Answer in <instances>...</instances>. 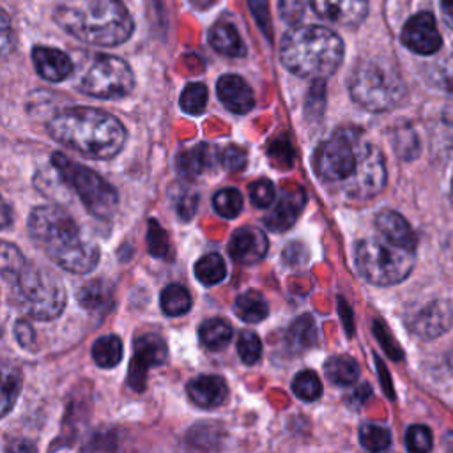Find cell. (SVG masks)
<instances>
[{
	"mask_svg": "<svg viewBox=\"0 0 453 453\" xmlns=\"http://www.w3.org/2000/svg\"><path fill=\"white\" fill-rule=\"evenodd\" d=\"M28 232L35 244L69 273H90L99 262L97 244L83 237L78 223L58 205L35 207L28 218Z\"/></svg>",
	"mask_w": 453,
	"mask_h": 453,
	"instance_id": "6da1fadb",
	"label": "cell"
},
{
	"mask_svg": "<svg viewBox=\"0 0 453 453\" xmlns=\"http://www.w3.org/2000/svg\"><path fill=\"white\" fill-rule=\"evenodd\" d=\"M50 134L62 145L92 159H110L126 142L122 122L108 111L73 106L58 111L48 124Z\"/></svg>",
	"mask_w": 453,
	"mask_h": 453,
	"instance_id": "7a4b0ae2",
	"label": "cell"
},
{
	"mask_svg": "<svg viewBox=\"0 0 453 453\" xmlns=\"http://www.w3.org/2000/svg\"><path fill=\"white\" fill-rule=\"evenodd\" d=\"M53 18L67 34L94 46L122 44L134 28L120 0H62Z\"/></svg>",
	"mask_w": 453,
	"mask_h": 453,
	"instance_id": "3957f363",
	"label": "cell"
},
{
	"mask_svg": "<svg viewBox=\"0 0 453 453\" xmlns=\"http://www.w3.org/2000/svg\"><path fill=\"white\" fill-rule=\"evenodd\" d=\"M280 60L292 74L324 80L340 67L343 41L322 25L296 27L281 41Z\"/></svg>",
	"mask_w": 453,
	"mask_h": 453,
	"instance_id": "277c9868",
	"label": "cell"
},
{
	"mask_svg": "<svg viewBox=\"0 0 453 453\" xmlns=\"http://www.w3.org/2000/svg\"><path fill=\"white\" fill-rule=\"evenodd\" d=\"M350 97L365 110L388 111L407 97V87L398 69L380 58L361 60L349 78Z\"/></svg>",
	"mask_w": 453,
	"mask_h": 453,
	"instance_id": "5b68a950",
	"label": "cell"
},
{
	"mask_svg": "<svg viewBox=\"0 0 453 453\" xmlns=\"http://www.w3.org/2000/svg\"><path fill=\"white\" fill-rule=\"evenodd\" d=\"M12 304L37 320L58 317L65 306V288L62 280L48 267L28 264L9 283Z\"/></svg>",
	"mask_w": 453,
	"mask_h": 453,
	"instance_id": "8992f818",
	"label": "cell"
},
{
	"mask_svg": "<svg viewBox=\"0 0 453 453\" xmlns=\"http://www.w3.org/2000/svg\"><path fill=\"white\" fill-rule=\"evenodd\" d=\"M416 250L396 246L388 239H361L354 250V260L359 274L373 285H396L403 281L414 264Z\"/></svg>",
	"mask_w": 453,
	"mask_h": 453,
	"instance_id": "52a82bcc",
	"label": "cell"
},
{
	"mask_svg": "<svg viewBox=\"0 0 453 453\" xmlns=\"http://www.w3.org/2000/svg\"><path fill=\"white\" fill-rule=\"evenodd\" d=\"M51 163L60 179L80 196L83 205L97 218H110L117 209V191L92 168L83 166L60 152L51 154Z\"/></svg>",
	"mask_w": 453,
	"mask_h": 453,
	"instance_id": "ba28073f",
	"label": "cell"
},
{
	"mask_svg": "<svg viewBox=\"0 0 453 453\" xmlns=\"http://www.w3.org/2000/svg\"><path fill=\"white\" fill-rule=\"evenodd\" d=\"M361 133L356 129L336 131L322 142L313 157L315 173L324 182H345L357 165Z\"/></svg>",
	"mask_w": 453,
	"mask_h": 453,
	"instance_id": "9c48e42d",
	"label": "cell"
},
{
	"mask_svg": "<svg viewBox=\"0 0 453 453\" xmlns=\"http://www.w3.org/2000/svg\"><path fill=\"white\" fill-rule=\"evenodd\" d=\"M134 87V76L127 62L113 55H101L81 78V90L99 99H119Z\"/></svg>",
	"mask_w": 453,
	"mask_h": 453,
	"instance_id": "30bf717a",
	"label": "cell"
},
{
	"mask_svg": "<svg viewBox=\"0 0 453 453\" xmlns=\"http://www.w3.org/2000/svg\"><path fill=\"white\" fill-rule=\"evenodd\" d=\"M386 184V163L379 147L361 138L357 165L352 175L343 182V189L349 196L366 200L382 191Z\"/></svg>",
	"mask_w": 453,
	"mask_h": 453,
	"instance_id": "8fae6325",
	"label": "cell"
},
{
	"mask_svg": "<svg viewBox=\"0 0 453 453\" xmlns=\"http://www.w3.org/2000/svg\"><path fill=\"white\" fill-rule=\"evenodd\" d=\"M166 361V343L159 334L147 333L134 342L133 357L127 370V384L134 391H143L147 382V373L152 366H159Z\"/></svg>",
	"mask_w": 453,
	"mask_h": 453,
	"instance_id": "7c38bea8",
	"label": "cell"
},
{
	"mask_svg": "<svg viewBox=\"0 0 453 453\" xmlns=\"http://www.w3.org/2000/svg\"><path fill=\"white\" fill-rule=\"evenodd\" d=\"M402 42L418 55H432L442 46L435 18L428 11H421L407 19L402 28Z\"/></svg>",
	"mask_w": 453,
	"mask_h": 453,
	"instance_id": "4fadbf2b",
	"label": "cell"
},
{
	"mask_svg": "<svg viewBox=\"0 0 453 453\" xmlns=\"http://www.w3.org/2000/svg\"><path fill=\"white\" fill-rule=\"evenodd\" d=\"M453 324V306L449 301L435 299L421 308L409 322V329L421 340H434L444 334Z\"/></svg>",
	"mask_w": 453,
	"mask_h": 453,
	"instance_id": "5bb4252c",
	"label": "cell"
},
{
	"mask_svg": "<svg viewBox=\"0 0 453 453\" xmlns=\"http://www.w3.org/2000/svg\"><path fill=\"white\" fill-rule=\"evenodd\" d=\"M269 250L267 235L257 226H242L234 232L228 251L239 264H255L265 257Z\"/></svg>",
	"mask_w": 453,
	"mask_h": 453,
	"instance_id": "9a60e30c",
	"label": "cell"
},
{
	"mask_svg": "<svg viewBox=\"0 0 453 453\" xmlns=\"http://www.w3.org/2000/svg\"><path fill=\"white\" fill-rule=\"evenodd\" d=\"M313 11L333 23L354 27L368 14V0H310Z\"/></svg>",
	"mask_w": 453,
	"mask_h": 453,
	"instance_id": "2e32d148",
	"label": "cell"
},
{
	"mask_svg": "<svg viewBox=\"0 0 453 453\" xmlns=\"http://www.w3.org/2000/svg\"><path fill=\"white\" fill-rule=\"evenodd\" d=\"M223 106L234 113H248L255 106V94L248 81L237 74H223L216 83Z\"/></svg>",
	"mask_w": 453,
	"mask_h": 453,
	"instance_id": "e0dca14e",
	"label": "cell"
},
{
	"mask_svg": "<svg viewBox=\"0 0 453 453\" xmlns=\"http://www.w3.org/2000/svg\"><path fill=\"white\" fill-rule=\"evenodd\" d=\"M304 203H306V195L303 188L285 189L281 193V198L276 202L274 209L271 211V214L265 216L264 223L273 232L288 230L299 218V212L303 211Z\"/></svg>",
	"mask_w": 453,
	"mask_h": 453,
	"instance_id": "ac0fdd59",
	"label": "cell"
},
{
	"mask_svg": "<svg viewBox=\"0 0 453 453\" xmlns=\"http://www.w3.org/2000/svg\"><path fill=\"white\" fill-rule=\"evenodd\" d=\"M32 62L37 74L48 81H62L73 73V62L67 53L50 46H35Z\"/></svg>",
	"mask_w": 453,
	"mask_h": 453,
	"instance_id": "d6986e66",
	"label": "cell"
},
{
	"mask_svg": "<svg viewBox=\"0 0 453 453\" xmlns=\"http://www.w3.org/2000/svg\"><path fill=\"white\" fill-rule=\"evenodd\" d=\"M375 228H377L379 235H382L389 242H393L396 246L409 248V250H416L418 237H416L412 226L409 225V221L396 211H391V209L380 211L375 216Z\"/></svg>",
	"mask_w": 453,
	"mask_h": 453,
	"instance_id": "ffe728a7",
	"label": "cell"
},
{
	"mask_svg": "<svg viewBox=\"0 0 453 453\" xmlns=\"http://www.w3.org/2000/svg\"><path fill=\"white\" fill-rule=\"evenodd\" d=\"M188 395L198 407L212 409L225 402L228 386L219 375H198L188 382Z\"/></svg>",
	"mask_w": 453,
	"mask_h": 453,
	"instance_id": "44dd1931",
	"label": "cell"
},
{
	"mask_svg": "<svg viewBox=\"0 0 453 453\" xmlns=\"http://www.w3.org/2000/svg\"><path fill=\"white\" fill-rule=\"evenodd\" d=\"M214 156H216V149L202 142L179 152L175 165L180 177L195 179L202 175L205 170H209L211 166H214Z\"/></svg>",
	"mask_w": 453,
	"mask_h": 453,
	"instance_id": "7402d4cb",
	"label": "cell"
},
{
	"mask_svg": "<svg viewBox=\"0 0 453 453\" xmlns=\"http://www.w3.org/2000/svg\"><path fill=\"white\" fill-rule=\"evenodd\" d=\"M209 42L212 48L226 57H242L246 53L244 42L235 28L228 21H218L209 32Z\"/></svg>",
	"mask_w": 453,
	"mask_h": 453,
	"instance_id": "603a6c76",
	"label": "cell"
},
{
	"mask_svg": "<svg viewBox=\"0 0 453 453\" xmlns=\"http://www.w3.org/2000/svg\"><path fill=\"white\" fill-rule=\"evenodd\" d=\"M234 311L241 320L248 324H257L269 315V304L260 292L246 290L241 296H237L234 303Z\"/></svg>",
	"mask_w": 453,
	"mask_h": 453,
	"instance_id": "cb8c5ba5",
	"label": "cell"
},
{
	"mask_svg": "<svg viewBox=\"0 0 453 453\" xmlns=\"http://www.w3.org/2000/svg\"><path fill=\"white\" fill-rule=\"evenodd\" d=\"M324 370H326V377L336 386H350L359 377L357 363L350 356H345V354L331 356L326 361Z\"/></svg>",
	"mask_w": 453,
	"mask_h": 453,
	"instance_id": "d4e9b609",
	"label": "cell"
},
{
	"mask_svg": "<svg viewBox=\"0 0 453 453\" xmlns=\"http://www.w3.org/2000/svg\"><path fill=\"white\" fill-rule=\"evenodd\" d=\"M232 334H234L232 326L225 319H218V317L205 320L198 329L202 345L211 350L225 349L232 340Z\"/></svg>",
	"mask_w": 453,
	"mask_h": 453,
	"instance_id": "484cf974",
	"label": "cell"
},
{
	"mask_svg": "<svg viewBox=\"0 0 453 453\" xmlns=\"http://www.w3.org/2000/svg\"><path fill=\"white\" fill-rule=\"evenodd\" d=\"M124 354V347L119 336L106 334L94 342L92 345V359L101 368H113L120 363Z\"/></svg>",
	"mask_w": 453,
	"mask_h": 453,
	"instance_id": "4316f807",
	"label": "cell"
},
{
	"mask_svg": "<svg viewBox=\"0 0 453 453\" xmlns=\"http://www.w3.org/2000/svg\"><path fill=\"white\" fill-rule=\"evenodd\" d=\"M159 303H161V310L165 311V315L179 317V315H184L186 311H189L191 294L186 287H182L179 283H172L163 288Z\"/></svg>",
	"mask_w": 453,
	"mask_h": 453,
	"instance_id": "83f0119b",
	"label": "cell"
},
{
	"mask_svg": "<svg viewBox=\"0 0 453 453\" xmlns=\"http://www.w3.org/2000/svg\"><path fill=\"white\" fill-rule=\"evenodd\" d=\"M195 276L205 287L218 285L226 276V264L221 255L207 253L195 264Z\"/></svg>",
	"mask_w": 453,
	"mask_h": 453,
	"instance_id": "f1b7e54d",
	"label": "cell"
},
{
	"mask_svg": "<svg viewBox=\"0 0 453 453\" xmlns=\"http://www.w3.org/2000/svg\"><path fill=\"white\" fill-rule=\"evenodd\" d=\"M76 297L83 308L101 310L111 297V287L103 280H92L78 290Z\"/></svg>",
	"mask_w": 453,
	"mask_h": 453,
	"instance_id": "f546056e",
	"label": "cell"
},
{
	"mask_svg": "<svg viewBox=\"0 0 453 453\" xmlns=\"http://www.w3.org/2000/svg\"><path fill=\"white\" fill-rule=\"evenodd\" d=\"M287 342L296 350L311 347L315 343V322H313V319L310 315H303L297 320H294L288 333H287Z\"/></svg>",
	"mask_w": 453,
	"mask_h": 453,
	"instance_id": "4dcf8cb0",
	"label": "cell"
},
{
	"mask_svg": "<svg viewBox=\"0 0 453 453\" xmlns=\"http://www.w3.org/2000/svg\"><path fill=\"white\" fill-rule=\"evenodd\" d=\"M359 442L368 451H382L391 444V434L386 426L377 423H363L359 426Z\"/></svg>",
	"mask_w": 453,
	"mask_h": 453,
	"instance_id": "1f68e13d",
	"label": "cell"
},
{
	"mask_svg": "<svg viewBox=\"0 0 453 453\" xmlns=\"http://www.w3.org/2000/svg\"><path fill=\"white\" fill-rule=\"evenodd\" d=\"M207 99H209L207 87L203 83L193 81V83H188L180 94V108L189 115H198L205 110Z\"/></svg>",
	"mask_w": 453,
	"mask_h": 453,
	"instance_id": "d6a6232c",
	"label": "cell"
},
{
	"mask_svg": "<svg viewBox=\"0 0 453 453\" xmlns=\"http://www.w3.org/2000/svg\"><path fill=\"white\" fill-rule=\"evenodd\" d=\"M292 389L301 400L313 402L322 395V382L315 372L303 370L294 377Z\"/></svg>",
	"mask_w": 453,
	"mask_h": 453,
	"instance_id": "836d02e7",
	"label": "cell"
},
{
	"mask_svg": "<svg viewBox=\"0 0 453 453\" xmlns=\"http://www.w3.org/2000/svg\"><path fill=\"white\" fill-rule=\"evenodd\" d=\"M212 205L219 216L235 218L242 209V196L235 188H225L214 195Z\"/></svg>",
	"mask_w": 453,
	"mask_h": 453,
	"instance_id": "e575fe53",
	"label": "cell"
},
{
	"mask_svg": "<svg viewBox=\"0 0 453 453\" xmlns=\"http://www.w3.org/2000/svg\"><path fill=\"white\" fill-rule=\"evenodd\" d=\"M27 265V260L23 258L21 251L12 246L11 242H4L2 244V276L7 283H11L21 271L23 267Z\"/></svg>",
	"mask_w": 453,
	"mask_h": 453,
	"instance_id": "d590c367",
	"label": "cell"
},
{
	"mask_svg": "<svg viewBox=\"0 0 453 453\" xmlns=\"http://www.w3.org/2000/svg\"><path fill=\"white\" fill-rule=\"evenodd\" d=\"M237 352L242 363L255 365L262 354V342L253 331H242L237 342Z\"/></svg>",
	"mask_w": 453,
	"mask_h": 453,
	"instance_id": "8d00e7d4",
	"label": "cell"
},
{
	"mask_svg": "<svg viewBox=\"0 0 453 453\" xmlns=\"http://www.w3.org/2000/svg\"><path fill=\"white\" fill-rule=\"evenodd\" d=\"M21 388V377L16 370H4V384H2V414L5 416Z\"/></svg>",
	"mask_w": 453,
	"mask_h": 453,
	"instance_id": "74e56055",
	"label": "cell"
},
{
	"mask_svg": "<svg viewBox=\"0 0 453 453\" xmlns=\"http://www.w3.org/2000/svg\"><path fill=\"white\" fill-rule=\"evenodd\" d=\"M409 451L425 453L432 449V432L425 425H412L405 434Z\"/></svg>",
	"mask_w": 453,
	"mask_h": 453,
	"instance_id": "f35d334b",
	"label": "cell"
},
{
	"mask_svg": "<svg viewBox=\"0 0 453 453\" xmlns=\"http://www.w3.org/2000/svg\"><path fill=\"white\" fill-rule=\"evenodd\" d=\"M432 80L441 88L453 92V50L432 67Z\"/></svg>",
	"mask_w": 453,
	"mask_h": 453,
	"instance_id": "ab89813d",
	"label": "cell"
},
{
	"mask_svg": "<svg viewBox=\"0 0 453 453\" xmlns=\"http://www.w3.org/2000/svg\"><path fill=\"white\" fill-rule=\"evenodd\" d=\"M250 198L257 207H269L274 200V186L269 179H258L250 184Z\"/></svg>",
	"mask_w": 453,
	"mask_h": 453,
	"instance_id": "60d3db41",
	"label": "cell"
},
{
	"mask_svg": "<svg viewBox=\"0 0 453 453\" xmlns=\"http://www.w3.org/2000/svg\"><path fill=\"white\" fill-rule=\"evenodd\" d=\"M149 251L154 255V257H165L168 253V237H166V232L161 228V225L154 219L149 221Z\"/></svg>",
	"mask_w": 453,
	"mask_h": 453,
	"instance_id": "b9f144b4",
	"label": "cell"
},
{
	"mask_svg": "<svg viewBox=\"0 0 453 453\" xmlns=\"http://www.w3.org/2000/svg\"><path fill=\"white\" fill-rule=\"evenodd\" d=\"M219 161H221V165H223L226 170H230V172H239V170H242V168L246 166L248 157H246L244 149H241V147H237V145H228L226 149L221 150Z\"/></svg>",
	"mask_w": 453,
	"mask_h": 453,
	"instance_id": "7bdbcfd3",
	"label": "cell"
},
{
	"mask_svg": "<svg viewBox=\"0 0 453 453\" xmlns=\"http://www.w3.org/2000/svg\"><path fill=\"white\" fill-rule=\"evenodd\" d=\"M196 203H198V195L189 188H182L180 193L175 196V209L182 219H189L195 214Z\"/></svg>",
	"mask_w": 453,
	"mask_h": 453,
	"instance_id": "ee69618b",
	"label": "cell"
},
{
	"mask_svg": "<svg viewBox=\"0 0 453 453\" xmlns=\"http://www.w3.org/2000/svg\"><path fill=\"white\" fill-rule=\"evenodd\" d=\"M304 11L306 0H280V14L290 25H297L303 19Z\"/></svg>",
	"mask_w": 453,
	"mask_h": 453,
	"instance_id": "f6af8a7d",
	"label": "cell"
},
{
	"mask_svg": "<svg viewBox=\"0 0 453 453\" xmlns=\"http://www.w3.org/2000/svg\"><path fill=\"white\" fill-rule=\"evenodd\" d=\"M269 152H271L273 159H276V157L280 159L278 165H281V166H290L292 165L294 152H292V147H290L288 140H274Z\"/></svg>",
	"mask_w": 453,
	"mask_h": 453,
	"instance_id": "bcb514c9",
	"label": "cell"
},
{
	"mask_svg": "<svg viewBox=\"0 0 453 453\" xmlns=\"http://www.w3.org/2000/svg\"><path fill=\"white\" fill-rule=\"evenodd\" d=\"M308 258V251L301 242H292L283 250V260L288 265H301Z\"/></svg>",
	"mask_w": 453,
	"mask_h": 453,
	"instance_id": "7dc6e473",
	"label": "cell"
},
{
	"mask_svg": "<svg viewBox=\"0 0 453 453\" xmlns=\"http://www.w3.org/2000/svg\"><path fill=\"white\" fill-rule=\"evenodd\" d=\"M14 336L16 340L19 342L21 347H32L34 340H35V334H34V329L28 322L25 320H18L16 326H14Z\"/></svg>",
	"mask_w": 453,
	"mask_h": 453,
	"instance_id": "c3c4849f",
	"label": "cell"
},
{
	"mask_svg": "<svg viewBox=\"0 0 453 453\" xmlns=\"http://www.w3.org/2000/svg\"><path fill=\"white\" fill-rule=\"evenodd\" d=\"M370 395H372V389L363 384V386H359V388L350 395V403H352L354 407H359V405H363V403L370 398Z\"/></svg>",
	"mask_w": 453,
	"mask_h": 453,
	"instance_id": "681fc988",
	"label": "cell"
},
{
	"mask_svg": "<svg viewBox=\"0 0 453 453\" xmlns=\"http://www.w3.org/2000/svg\"><path fill=\"white\" fill-rule=\"evenodd\" d=\"M441 12L444 23L453 30V0H441Z\"/></svg>",
	"mask_w": 453,
	"mask_h": 453,
	"instance_id": "f907efd6",
	"label": "cell"
},
{
	"mask_svg": "<svg viewBox=\"0 0 453 453\" xmlns=\"http://www.w3.org/2000/svg\"><path fill=\"white\" fill-rule=\"evenodd\" d=\"M214 2H216V0H189V4H191L193 7H196V9H207V7H211Z\"/></svg>",
	"mask_w": 453,
	"mask_h": 453,
	"instance_id": "816d5d0a",
	"label": "cell"
},
{
	"mask_svg": "<svg viewBox=\"0 0 453 453\" xmlns=\"http://www.w3.org/2000/svg\"><path fill=\"white\" fill-rule=\"evenodd\" d=\"M444 119H446L448 122H451V124H453V103L444 110Z\"/></svg>",
	"mask_w": 453,
	"mask_h": 453,
	"instance_id": "f5cc1de1",
	"label": "cell"
},
{
	"mask_svg": "<svg viewBox=\"0 0 453 453\" xmlns=\"http://www.w3.org/2000/svg\"><path fill=\"white\" fill-rule=\"evenodd\" d=\"M448 365H449V368L453 370V350L448 354Z\"/></svg>",
	"mask_w": 453,
	"mask_h": 453,
	"instance_id": "db71d44e",
	"label": "cell"
},
{
	"mask_svg": "<svg viewBox=\"0 0 453 453\" xmlns=\"http://www.w3.org/2000/svg\"><path fill=\"white\" fill-rule=\"evenodd\" d=\"M451 195H453V179H451Z\"/></svg>",
	"mask_w": 453,
	"mask_h": 453,
	"instance_id": "11a10c76",
	"label": "cell"
}]
</instances>
